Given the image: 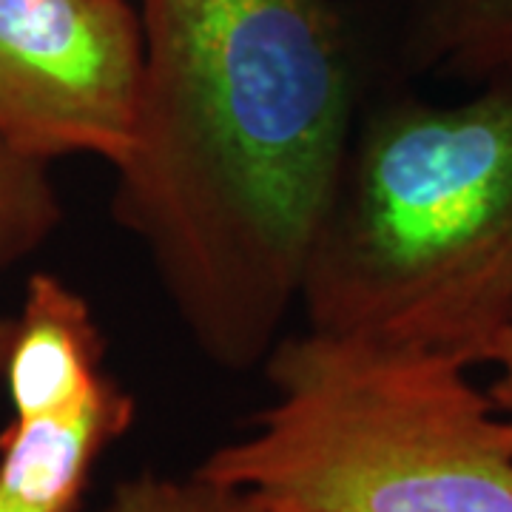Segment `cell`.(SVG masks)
Listing matches in <instances>:
<instances>
[{
	"instance_id": "7",
	"label": "cell",
	"mask_w": 512,
	"mask_h": 512,
	"mask_svg": "<svg viewBox=\"0 0 512 512\" xmlns=\"http://www.w3.org/2000/svg\"><path fill=\"white\" fill-rule=\"evenodd\" d=\"M63 208L49 180V163L29 160L0 143V271L40 248L60 225ZM15 319L0 316V382Z\"/></svg>"
},
{
	"instance_id": "6",
	"label": "cell",
	"mask_w": 512,
	"mask_h": 512,
	"mask_svg": "<svg viewBox=\"0 0 512 512\" xmlns=\"http://www.w3.org/2000/svg\"><path fill=\"white\" fill-rule=\"evenodd\" d=\"M407 57L476 86L512 72V0H410Z\"/></svg>"
},
{
	"instance_id": "1",
	"label": "cell",
	"mask_w": 512,
	"mask_h": 512,
	"mask_svg": "<svg viewBox=\"0 0 512 512\" xmlns=\"http://www.w3.org/2000/svg\"><path fill=\"white\" fill-rule=\"evenodd\" d=\"M146 60L111 214L200 353L262 365L356 126L330 0H140Z\"/></svg>"
},
{
	"instance_id": "5",
	"label": "cell",
	"mask_w": 512,
	"mask_h": 512,
	"mask_svg": "<svg viewBox=\"0 0 512 512\" xmlns=\"http://www.w3.org/2000/svg\"><path fill=\"white\" fill-rule=\"evenodd\" d=\"M137 419V402L106 373L72 402L20 410L0 430V512H77L100 456Z\"/></svg>"
},
{
	"instance_id": "3",
	"label": "cell",
	"mask_w": 512,
	"mask_h": 512,
	"mask_svg": "<svg viewBox=\"0 0 512 512\" xmlns=\"http://www.w3.org/2000/svg\"><path fill=\"white\" fill-rule=\"evenodd\" d=\"M262 367L271 402L202 478L268 512H512V427L467 365L305 330Z\"/></svg>"
},
{
	"instance_id": "8",
	"label": "cell",
	"mask_w": 512,
	"mask_h": 512,
	"mask_svg": "<svg viewBox=\"0 0 512 512\" xmlns=\"http://www.w3.org/2000/svg\"><path fill=\"white\" fill-rule=\"evenodd\" d=\"M100 512H268V507L256 495L200 473L174 478L146 470L123 478Z\"/></svg>"
},
{
	"instance_id": "9",
	"label": "cell",
	"mask_w": 512,
	"mask_h": 512,
	"mask_svg": "<svg viewBox=\"0 0 512 512\" xmlns=\"http://www.w3.org/2000/svg\"><path fill=\"white\" fill-rule=\"evenodd\" d=\"M487 365L498 367V376L490 384V399H493L495 410L504 416V421L512 427V316L507 319L504 330L498 333L495 339L493 353H490V362Z\"/></svg>"
},
{
	"instance_id": "4",
	"label": "cell",
	"mask_w": 512,
	"mask_h": 512,
	"mask_svg": "<svg viewBox=\"0 0 512 512\" xmlns=\"http://www.w3.org/2000/svg\"><path fill=\"white\" fill-rule=\"evenodd\" d=\"M143 60L131 0H0V143L40 163L92 154L117 165Z\"/></svg>"
},
{
	"instance_id": "2",
	"label": "cell",
	"mask_w": 512,
	"mask_h": 512,
	"mask_svg": "<svg viewBox=\"0 0 512 512\" xmlns=\"http://www.w3.org/2000/svg\"><path fill=\"white\" fill-rule=\"evenodd\" d=\"M299 302L308 330L490 362L512 316V72L356 120Z\"/></svg>"
}]
</instances>
